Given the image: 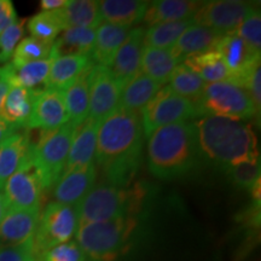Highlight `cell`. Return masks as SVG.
Returning <instances> with one entry per match:
<instances>
[{"instance_id": "obj_1", "label": "cell", "mask_w": 261, "mask_h": 261, "mask_svg": "<svg viewBox=\"0 0 261 261\" xmlns=\"http://www.w3.org/2000/svg\"><path fill=\"white\" fill-rule=\"evenodd\" d=\"M143 143L139 112L119 107L99 122L94 165L102 169L107 182L120 188L129 185L142 163Z\"/></svg>"}, {"instance_id": "obj_2", "label": "cell", "mask_w": 261, "mask_h": 261, "mask_svg": "<svg viewBox=\"0 0 261 261\" xmlns=\"http://www.w3.org/2000/svg\"><path fill=\"white\" fill-rule=\"evenodd\" d=\"M192 123L202 161L226 171L242 161L260 159L250 123L219 116H201Z\"/></svg>"}, {"instance_id": "obj_3", "label": "cell", "mask_w": 261, "mask_h": 261, "mask_svg": "<svg viewBox=\"0 0 261 261\" xmlns=\"http://www.w3.org/2000/svg\"><path fill=\"white\" fill-rule=\"evenodd\" d=\"M202 161L192 121L160 127L148 137V168L165 180L184 177Z\"/></svg>"}, {"instance_id": "obj_4", "label": "cell", "mask_w": 261, "mask_h": 261, "mask_svg": "<svg viewBox=\"0 0 261 261\" xmlns=\"http://www.w3.org/2000/svg\"><path fill=\"white\" fill-rule=\"evenodd\" d=\"M144 197L145 189L140 184L130 189L109 182L97 184L76 205L79 224L133 217L140 211Z\"/></svg>"}, {"instance_id": "obj_5", "label": "cell", "mask_w": 261, "mask_h": 261, "mask_svg": "<svg viewBox=\"0 0 261 261\" xmlns=\"http://www.w3.org/2000/svg\"><path fill=\"white\" fill-rule=\"evenodd\" d=\"M138 221L135 217L79 224L76 243L93 261H113L128 247Z\"/></svg>"}, {"instance_id": "obj_6", "label": "cell", "mask_w": 261, "mask_h": 261, "mask_svg": "<svg viewBox=\"0 0 261 261\" xmlns=\"http://www.w3.org/2000/svg\"><path fill=\"white\" fill-rule=\"evenodd\" d=\"M198 117L219 116L247 121L257 119L255 108L243 87L232 83L205 84L200 97L195 100Z\"/></svg>"}, {"instance_id": "obj_7", "label": "cell", "mask_w": 261, "mask_h": 261, "mask_svg": "<svg viewBox=\"0 0 261 261\" xmlns=\"http://www.w3.org/2000/svg\"><path fill=\"white\" fill-rule=\"evenodd\" d=\"M74 130L69 121L57 129L41 130L40 139L33 145V163L45 190H51L63 174Z\"/></svg>"}, {"instance_id": "obj_8", "label": "cell", "mask_w": 261, "mask_h": 261, "mask_svg": "<svg viewBox=\"0 0 261 261\" xmlns=\"http://www.w3.org/2000/svg\"><path fill=\"white\" fill-rule=\"evenodd\" d=\"M79 226L76 205L50 202L41 211L33 237V249L39 257L52 248L71 241Z\"/></svg>"}, {"instance_id": "obj_9", "label": "cell", "mask_w": 261, "mask_h": 261, "mask_svg": "<svg viewBox=\"0 0 261 261\" xmlns=\"http://www.w3.org/2000/svg\"><path fill=\"white\" fill-rule=\"evenodd\" d=\"M140 117L144 136L149 137L160 127L196 120L198 114L192 100L174 93L167 85L140 110Z\"/></svg>"}, {"instance_id": "obj_10", "label": "cell", "mask_w": 261, "mask_h": 261, "mask_svg": "<svg viewBox=\"0 0 261 261\" xmlns=\"http://www.w3.org/2000/svg\"><path fill=\"white\" fill-rule=\"evenodd\" d=\"M257 8L259 6H256L255 3L242 0L202 2L192 17V22L202 27L210 28L221 35H226L236 31L241 22Z\"/></svg>"}, {"instance_id": "obj_11", "label": "cell", "mask_w": 261, "mask_h": 261, "mask_svg": "<svg viewBox=\"0 0 261 261\" xmlns=\"http://www.w3.org/2000/svg\"><path fill=\"white\" fill-rule=\"evenodd\" d=\"M32 154L5 182L3 194L5 196L9 208L41 211L45 189L33 163Z\"/></svg>"}, {"instance_id": "obj_12", "label": "cell", "mask_w": 261, "mask_h": 261, "mask_svg": "<svg viewBox=\"0 0 261 261\" xmlns=\"http://www.w3.org/2000/svg\"><path fill=\"white\" fill-rule=\"evenodd\" d=\"M121 87L114 79L112 71L103 65H93L90 79V112L89 116L97 122L119 108Z\"/></svg>"}, {"instance_id": "obj_13", "label": "cell", "mask_w": 261, "mask_h": 261, "mask_svg": "<svg viewBox=\"0 0 261 261\" xmlns=\"http://www.w3.org/2000/svg\"><path fill=\"white\" fill-rule=\"evenodd\" d=\"M68 113L65 108L63 91L40 89L33 104L25 129L54 130L67 123Z\"/></svg>"}, {"instance_id": "obj_14", "label": "cell", "mask_w": 261, "mask_h": 261, "mask_svg": "<svg viewBox=\"0 0 261 261\" xmlns=\"http://www.w3.org/2000/svg\"><path fill=\"white\" fill-rule=\"evenodd\" d=\"M144 27H136L130 29L126 40L121 47L116 52L115 57L110 64L109 69L112 71L114 79L122 89L133 77L140 73V62L143 54V37H144Z\"/></svg>"}, {"instance_id": "obj_15", "label": "cell", "mask_w": 261, "mask_h": 261, "mask_svg": "<svg viewBox=\"0 0 261 261\" xmlns=\"http://www.w3.org/2000/svg\"><path fill=\"white\" fill-rule=\"evenodd\" d=\"M215 50L219 52L230 71L231 83L241 87L253 65L260 62V56L254 55L246 42L234 33L223 35Z\"/></svg>"}, {"instance_id": "obj_16", "label": "cell", "mask_w": 261, "mask_h": 261, "mask_svg": "<svg viewBox=\"0 0 261 261\" xmlns=\"http://www.w3.org/2000/svg\"><path fill=\"white\" fill-rule=\"evenodd\" d=\"M98 125L99 122L89 116L83 123L75 127L63 173L84 171L94 165Z\"/></svg>"}, {"instance_id": "obj_17", "label": "cell", "mask_w": 261, "mask_h": 261, "mask_svg": "<svg viewBox=\"0 0 261 261\" xmlns=\"http://www.w3.org/2000/svg\"><path fill=\"white\" fill-rule=\"evenodd\" d=\"M41 211L9 208L0 221V244L18 246L32 242Z\"/></svg>"}, {"instance_id": "obj_18", "label": "cell", "mask_w": 261, "mask_h": 261, "mask_svg": "<svg viewBox=\"0 0 261 261\" xmlns=\"http://www.w3.org/2000/svg\"><path fill=\"white\" fill-rule=\"evenodd\" d=\"M33 145L29 129H19L0 144V191L5 182L32 154Z\"/></svg>"}, {"instance_id": "obj_19", "label": "cell", "mask_w": 261, "mask_h": 261, "mask_svg": "<svg viewBox=\"0 0 261 261\" xmlns=\"http://www.w3.org/2000/svg\"><path fill=\"white\" fill-rule=\"evenodd\" d=\"M97 179L96 165L84 171L63 173L54 185L55 202L67 205H77L94 187Z\"/></svg>"}, {"instance_id": "obj_20", "label": "cell", "mask_w": 261, "mask_h": 261, "mask_svg": "<svg viewBox=\"0 0 261 261\" xmlns=\"http://www.w3.org/2000/svg\"><path fill=\"white\" fill-rule=\"evenodd\" d=\"M223 35L212 31L210 28L192 23L175 41V44L169 48L173 57L180 64L187 58L203 52L213 51Z\"/></svg>"}, {"instance_id": "obj_21", "label": "cell", "mask_w": 261, "mask_h": 261, "mask_svg": "<svg viewBox=\"0 0 261 261\" xmlns=\"http://www.w3.org/2000/svg\"><path fill=\"white\" fill-rule=\"evenodd\" d=\"M51 63L52 57L21 65H15L11 62H8L0 67V77L4 79L10 87L37 90L40 85H45Z\"/></svg>"}, {"instance_id": "obj_22", "label": "cell", "mask_w": 261, "mask_h": 261, "mask_svg": "<svg viewBox=\"0 0 261 261\" xmlns=\"http://www.w3.org/2000/svg\"><path fill=\"white\" fill-rule=\"evenodd\" d=\"M94 65L91 56H61L52 58L48 76L45 81V89L64 91L75 83V80Z\"/></svg>"}, {"instance_id": "obj_23", "label": "cell", "mask_w": 261, "mask_h": 261, "mask_svg": "<svg viewBox=\"0 0 261 261\" xmlns=\"http://www.w3.org/2000/svg\"><path fill=\"white\" fill-rule=\"evenodd\" d=\"M130 29H132L130 27H122L107 22L98 25L94 46L91 54V60L93 61V63L109 68L116 52L129 34Z\"/></svg>"}, {"instance_id": "obj_24", "label": "cell", "mask_w": 261, "mask_h": 261, "mask_svg": "<svg viewBox=\"0 0 261 261\" xmlns=\"http://www.w3.org/2000/svg\"><path fill=\"white\" fill-rule=\"evenodd\" d=\"M202 2L194 0H156L149 2L143 21L154 25L166 22H179L191 19L200 8Z\"/></svg>"}, {"instance_id": "obj_25", "label": "cell", "mask_w": 261, "mask_h": 261, "mask_svg": "<svg viewBox=\"0 0 261 261\" xmlns=\"http://www.w3.org/2000/svg\"><path fill=\"white\" fill-rule=\"evenodd\" d=\"M149 2L140 0H102L98 2L100 18L107 23L130 27L144 18Z\"/></svg>"}, {"instance_id": "obj_26", "label": "cell", "mask_w": 261, "mask_h": 261, "mask_svg": "<svg viewBox=\"0 0 261 261\" xmlns=\"http://www.w3.org/2000/svg\"><path fill=\"white\" fill-rule=\"evenodd\" d=\"M55 14L63 31L67 28L96 29L102 23L98 2L94 0H68L67 4L56 10Z\"/></svg>"}, {"instance_id": "obj_27", "label": "cell", "mask_w": 261, "mask_h": 261, "mask_svg": "<svg viewBox=\"0 0 261 261\" xmlns=\"http://www.w3.org/2000/svg\"><path fill=\"white\" fill-rule=\"evenodd\" d=\"M96 39V29L67 28L52 44L51 57L91 56Z\"/></svg>"}, {"instance_id": "obj_28", "label": "cell", "mask_w": 261, "mask_h": 261, "mask_svg": "<svg viewBox=\"0 0 261 261\" xmlns=\"http://www.w3.org/2000/svg\"><path fill=\"white\" fill-rule=\"evenodd\" d=\"M39 90L10 87L0 109V117L19 128H25Z\"/></svg>"}, {"instance_id": "obj_29", "label": "cell", "mask_w": 261, "mask_h": 261, "mask_svg": "<svg viewBox=\"0 0 261 261\" xmlns=\"http://www.w3.org/2000/svg\"><path fill=\"white\" fill-rule=\"evenodd\" d=\"M93 65L85 70L71 86L64 91V102L68 120L76 127L89 117L90 112V79Z\"/></svg>"}, {"instance_id": "obj_30", "label": "cell", "mask_w": 261, "mask_h": 261, "mask_svg": "<svg viewBox=\"0 0 261 261\" xmlns=\"http://www.w3.org/2000/svg\"><path fill=\"white\" fill-rule=\"evenodd\" d=\"M182 64L195 71L205 84L231 83L230 71L217 50L189 57Z\"/></svg>"}, {"instance_id": "obj_31", "label": "cell", "mask_w": 261, "mask_h": 261, "mask_svg": "<svg viewBox=\"0 0 261 261\" xmlns=\"http://www.w3.org/2000/svg\"><path fill=\"white\" fill-rule=\"evenodd\" d=\"M178 65V61L173 57L171 50L144 47L140 62V73L159 85H165Z\"/></svg>"}, {"instance_id": "obj_32", "label": "cell", "mask_w": 261, "mask_h": 261, "mask_svg": "<svg viewBox=\"0 0 261 261\" xmlns=\"http://www.w3.org/2000/svg\"><path fill=\"white\" fill-rule=\"evenodd\" d=\"M161 87V85L139 73L122 86L119 107L140 113V110L154 98Z\"/></svg>"}, {"instance_id": "obj_33", "label": "cell", "mask_w": 261, "mask_h": 261, "mask_svg": "<svg viewBox=\"0 0 261 261\" xmlns=\"http://www.w3.org/2000/svg\"><path fill=\"white\" fill-rule=\"evenodd\" d=\"M194 23L191 19L179 22H166L150 25L145 29L143 37V46L169 50L187 28Z\"/></svg>"}, {"instance_id": "obj_34", "label": "cell", "mask_w": 261, "mask_h": 261, "mask_svg": "<svg viewBox=\"0 0 261 261\" xmlns=\"http://www.w3.org/2000/svg\"><path fill=\"white\" fill-rule=\"evenodd\" d=\"M169 87L174 93L195 102L203 91L205 83L185 64H178L169 77Z\"/></svg>"}, {"instance_id": "obj_35", "label": "cell", "mask_w": 261, "mask_h": 261, "mask_svg": "<svg viewBox=\"0 0 261 261\" xmlns=\"http://www.w3.org/2000/svg\"><path fill=\"white\" fill-rule=\"evenodd\" d=\"M27 27L32 34L31 37L51 44H54V41L63 31L55 11H41L34 15L29 18Z\"/></svg>"}, {"instance_id": "obj_36", "label": "cell", "mask_w": 261, "mask_h": 261, "mask_svg": "<svg viewBox=\"0 0 261 261\" xmlns=\"http://www.w3.org/2000/svg\"><path fill=\"white\" fill-rule=\"evenodd\" d=\"M52 44L35 39L33 37L23 38L16 46L11 57V63L21 65L31 62L47 60L51 57Z\"/></svg>"}, {"instance_id": "obj_37", "label": "cell", "mask_w": 261, "mask_h": 261, "mask_svg": "<svg viewBox=\"0 0 261 261\" xmlns=\"http://www.w3.org/2000/svg\"><path fill=\"white\" fill-rule=\"evenodd\" d=\"M225 172L236 187L252 191L260 182V159L242 161Z\"/></svg>"}, {"instance_id": "obj_38", "label": "cell", "mask_w": 261, "mask_h": 261, "mask_svg": "<svg viewBox=\"0 0 261 261\" xmlns=\"http://www.w3.org/2000/svg\"><path fill=\"white\" fill-rule=\"evenodd\" d=\"M233 33L246 42L254 55L261 56V15L259 8L243 19Z\"/></svg>"}, {"instance_id": "obj_39", "label": "cell", "mask_w": 261, "mask_h": 261, "mask_svg": "<svg viewBox=\"0 0 261 261\" xmlns=\"http://www.w3.org/2000/svg\"><path fill=\"white\" fill-rule=\"evenodd\" d=\"M25 19H17L0 34V63H8L24 33Z\"/></svg>"}, {"instance_id": "obj_40", "label": "cell", "mask_w": 261, "mask_h": 261, "mask_svg": "<svg viewBox=\"0 0 261 261\" xmlns=\"http://www.w3.org/2000/svg\"><path fill=\"white\" fill-rule=\"evenodd\" d=\"M39 261H87V256L81 250L76 241L61 244L47 250L38 257Z\"/></svg>"}, {"instance_id": "obj_41", "label": "cell", "mask_w": 261, "mask_h": 261, "mask_svg": "<svg viewBox=\"0 0 261 261\" xmlns=\"http://www.w3.org/2000/svg\"><path fill=\"white\" fill-rule=\"evenodd\" d=\"M243 89L247 91L248 96L252 100L254 108H255L256 115L260 117L261 110V69L260 62L253 65L252 69L247 74L246 79L243 81Z\"/></svg>"}, {"instance_id": "obj_42", "label": "cell", "mask_w": 261, "mask_h": 261, "mask_svg": "<svg viewBox=\"0 0 261 261\" xmlns=\"http://www.w3.org/2000/svg\"><path fill=\"white\" fill-rule=\"evenodd\" d=\"M0 261H39L34 254L32 242L18 244V246H8L0 244Z\"/></svg>"}, {"instance_id": "obj_43", "label": "cell", "mask_w": 261, "mask_h": 261, "mask_svg": "<svg viewBox=\"0 0 261 261\" xmlns=\"http://www.w3.org/2000/svg\"><path fill=\"white\" fill-rule=\"evenodd\" d=\"M17 14L10 0H0V34L17 21Z\"/></svg>"}, {"instance_id": "obj_44", "label": "cell", "mask_w": 261, "mask_h": 261, "mask_svg": "<svg viewBox=\"0 0 261 261\" xmlns=\"http://www.w3.org/2000/svg\"><path fill=\"white\" fill-rule=\"evenodd\" d=\"M19 129H23V128H19V127L12 125V123H9L8 121H5L4 119L0 117V144H2L5 139H8L10 136H12L15 132H17Z\"/></svg>"}, {"instance_id": "obj_45", "label": "cell", "mask_w": 261, "mask_h": 261, "mask_svg": "<svg viewBox=\"0 0 261 261\" xmlns=\"http://www.w3.org/2000/svg\"><path fill=\"white\" fill-rule=\"evenodd\" d=\"M68 0H41L40 8L42 11H56L63 8Z\"/></svg>"}, {"instance_id": "obj_46", "label": "cell", "mask_w": 261, "mask_h": 261, "mask_svg": "<svg viewBox=\"0 0 261 261\" xmlns=\"http://www.w3.org/2000/svg\"><path fill=\"white\" fill-rule=\"evenodd\" d=\"M9 90H10V85L6 83L4 79L0 77V109H2V106L3 103H4V99L6 94L9 92Z\"/></svg>"}, {"instance_id": "obj_47", "label": "cell", "mask_w": 261, "mask_h": 261, "mask_svg": "<svg viewBox=\"0 0 261 261\" xmlns=\"http://www.w3.org/2000/svg\"><path fill=\"white\" fill-rule=\"evenodd\" d=\"M9 210V204L5 200V196L3 194V191H0V221L3 220L4 215L6 214V212Z\"/></svg>"}]
</instances>
